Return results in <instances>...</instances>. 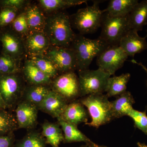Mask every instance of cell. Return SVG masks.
I'll return each instance as SVG.
<instances>
[{
	"label": "cell",
	"instance_id": "6da1fadb",
	"mask_svg": "<svg viewBox=\"0 0 147 147\" xmlns=\"http://www.w3.org/2000/svg\"><path fill=\"white\" fill-rule=\"evenodd\" d=\"M44 32L51 45L57 47H70L76 35L72 29L70 16L62 11L46 16Z\"/></svg>",
	"mask_w": 147,
	"mask_h": 147
},
{
	"label": "cell",
	"instance_id": "7a4b0ae2",
	"mask_svg": "<svg viewBox=\"0 0 147 147\" xmlns=\"http://www.w3.org/2000/svg\"><path fill=\"white\" fill-rule=\"evenodd\" d=\"M99 38L95 39L87 38L83 35L76 34L70 47L76 57L78 71L89 69L95 57H97L108 46Z\"/></svg>",
	"mask_w": 147,
	"mask_h": 147
},
{
	"label": "cell",
	"instance_id": "3957f363",
	"mask_svg": "<svg viewBox=\"0 0 147 147\" xmlns=\"http://www.w3.org/2000/svg\"><path fill=\"white\" fill-rule=\"evenodd\" d=\"M86 107L91 121L86 124L98 128L113 119L111 101L106 94H94L89 95L79 99Z\"/></svg>",
	"mask_w": 147,
	"mask_h": 147
},
{
	"label": "cell",
	"instance_id": "277c9868",
	"mask_svg": "<svg viewBox=\"0 0 147 147\" xmlns=\"http://www.w3.org/2000/svg\"><path fill=\"white\" fill-rule=\"evenodd\" d=\"M100 1H95L91 6L80 9L70 16L71 26L83 35L94 33L101 26L103 13L99 8Z\"/></svg>",
	"mask_w": 147,
	"mask_h": 147
},
{
	"label": "cell",
	"instance_id": "5b68a950",
	"mask_svg": "<svg viewBox=\"0 0 147 147\" xmlns=\"http://www.w3.org/2000/svg\"><path fill=\"white\" fill-rule=\"evenodd\" d=\"M27 84L21 72L0 74V93L7 108H14L22 100Z\"/></svg>",
	"mask_w": 147,
	"mask_h": 147
},
{
	"label": "cell",
	"instance_id": "8992f818",
	"mask_svg": "<svg viewBox=\"0 0 147 147\" xmlns=\"http://www.w3.org/2000/svg\"><path fill=\"white\" fill-rule=\"evenodd\" d=\"M99 38L110 46H119L121 40L129 30L127 16L113 17L103 13Z\"/></svg>",
	"mask_w": 147,
	"mask_h": 147
},
{
	"label": "cell",
	"instance_id": "52a82bcc",
	"mask_svg": "<svg viewBox=\"0 0 147 147\" xmlns=\"http://www.w3.org/2000/svg\"><path fill=\"white\" fill-rule=\"evenodd\" d=\"M80 97L105 92L110 75L98 68L96 70L85 69L78 71Z\"/></svg>",
	"mask_w": 147,
	"mask_h": 147
},
{
	"label": "cell",
	"instance_id": "ba28073f",
	"mask_svg": "<svg viewBox=\"0 0 147 147\" xmlns=\"http://www.w3.org/2000/svg\"><path fill=\"white\" fill-rule=\"evenodd\" d=\"M50 86L69 103L80 97L79 79L74 71L59 74L53 79Z\"/></svg>",
	"mask_w": 147,
	"mask_h": 147
},
{
	"label": "cell",
	"instance_id": "9c48e42d",
	"mask_svg": "<svg viewBox=\"0 0 147 147\" xmlns=\"http://www.w3.org/2000/svg\"><path fill=\"white\" fill-rule=\"evenodd\" d=\"M128 56L119 46H109L98 55V68L111 75L123 66Z\"/></svg>",
	"mask_w": 147,
	"mask_h": 147
},
{
	"label": "cell",
	"instance_id": "30bf717a",
	"mask_svg": "<svg viewBox=\"0 0 147 147\" xmlns=\"http://www.w3.org/2000/svg\"><path fill=\"white\" fill-rule=\"evenodd\" d=\"M44 55L52 61L59 74L77 69L76 57L71 47L51 45Z\"/></svg>",
	"mask_w": 147,
	"mask_h": 147
},
{
	"label": "cell",
	"instance_id": "8fae6325",
	"mask_svg": "<svg viewBox=\"0 0 147 147\" xmlns=\"http://www.w3.org/2000/svg\"><path fill=\"white\" fill-rule=\"evenodd\" d=\"M0 41L3 47L2 53L19 61L26 55L23 38L12 30H2Z\"/></svg>",
	"mask_w": 147,
	"mask_h": 147
},
{
	"label": "cell",
	"instance_id": "7c38bea8",
	"mask_svg": "<svg viewBox=\"0 0 147 147\" xmlns=\"http://www.w3.org/2000/svg\"><path fill=\"white\" fill-rule=\"evenodd\" d=\"M37 107L31 102L22 100L15 108L18 129H25L27 130L34 129L38 124Z\"/></svg>",
	"mask_w": 147,
	"mask_h": 147
},
{
	"label": "cell",
	"instance_id": "4fadbf2b",
	"mask_svg": "<svg viewBox=\"0 0 147 147\" xmlns=\"http://www.w3.org/2000/svg\"><path fill=\"white\" fill-rule=\"evenodd\" d=\"M23 40L29 57L44 55L51 45L50 40L44 31H30Z\"/></svg>",
	"mask_w": 147,
	"mask_h": 147
},
{
	"label": "cell",
	"instance_id": "5bb4252c",
	"mask_svg": "<svg viewBox=\"0 0 147 147\" xmlns=\"http://www.w3.org/2000/svg\"><path fill=\"white\" fill-rule=\"evenodd\" d=\"M69 102L52 90L38 106V110L57 119L61 115Z\"/></svg>",
	"mask_w": 147,
	"mask_h": 147
},
{
	"label": "cell",
	"instance_id": "9a60e30c",
	"mask_svg": "<svg viewBox=\"0 0 147 147\" xmlns=\"http://www.w3.org/2000/svg\"><path fill=\"white\" fill-rule=\"evenodd\" d=\"M119 46L128 57L133 58L136 54L147 50L146 38L139 36L138 32L129 30L121 40Z\"/></svg>",
	"mask_w": 147,
	"mask_h": 147
},
{
	"label": "cell",
	"instance_id": "2e32d148",
	"mask_svg": "<svg viewBox=\"0 0 147 147\" xmlns=\"http://www.w3.org/2000/svg\"><path fill=\"white\" fill-rule=\"evenodd\" d=\"M21 73L28 85H48L53 79L41 71L30 59H26L21 68Z\"/></svg>",
	"mask_w": 147,
	"mask_h": 147
},
{
	"label": "cell",
	"instance_id": "e0dca14e",
	"mask_svg": "<svg viewBox=\"0 0 147 147\" xmlns=\"http://www.w3.org/2000/svg\"><path fill=\"white\" fill-rule=\"evenodd\" d=\"M84 107L79 100L69 102L59 118L77 127L82 123H87L88 115Z\"/></svg>",
	"mask_w": 147,
	"mask_h": 147
},
{
	"label": "cell",
	"instance_id": "ac0fdd59",
	"mask_svg": "<svg viewBox=\"0 0 147 147\" xmlns=\"http://www.w3.org/2000/svg\"><path fill=\"white\" fill-rule=\"evenodd\" d=\"M30 31H44L46 16L38 5L30 4L24 9Z\"/></svg>",
	"mask_w": 147,
	"mask_h": 147
},
{
	"label": "cell",
	"instance_id": "d6986e66",
	"mask_svg": "<svg viewBox=\"0 0 147 147\" xmlns=\"http://www.w3.org/2000/svg\"><path fill=\"white\" fill-rule=\"evenodd\" d=\"M129 29L142 31L147 23V0L139 2L127 16Z\"/></svg>",
	"mask_w": 147,
	"mask_h": 147
},
{
	"label": "cell",
	"instance_id": "ffe728a7",
	"mask_svg": "<svg viewBox=\"0 0 147 147\" xmlns=\"http://www.w3.org/2000/svg\"><path fill=\"white\" fill-rule=\"evenodd\" d=\"M111 102L114 119L127 116L130 110L133 109V105L135 101L131 93L126 91Z\"/></svg>",
	"mask_w": 147,
	"mask_h": 147
},
{
	"label": "cell",
	"instance_id": "44dd1931",
	"mask_svg": "<svg viewBox=\"0 0 147 147\" xmlns=\"http://www.w3.org/2000/svg\"><path fill=\"white\" fill-rule=\"evenodd\" d=\"M42 136L45 138L47 144L52 147H59L62 142H63L64 135L59 124L47 121L41 125Z\"/></svg>",
	"mask_w": 147,
	"mask_h": 147
},
{
	"label": "cell",
	"instance_id": "7402d4cb",
	"mask_svg": "<svg viewBox=\"0 0 147 147\" xmlns=\"http://www.w3.org/2000/svg\"><path fill=\"white\" fill-rule=\"evenodd\" d=\"M138 3L137 0H111L102 12L113 17H125L128 16Z\"/></svg>",
	"mask_w": 147,
	"mask_h": 147
},
{
	"label": "cell",
	"instance_id": "603a6c76",
	"mask_svg": "<svg viewBox=\"0 0 147 147\" xmlns=\"http://www.w3.org/2000/svg\"><path fill=\"white\" fill-rule=\"evenodd\" d=\"M57 119L63 132L64 137V143L82 142L89 145L94 143L79 130L77 126L66 122L61 119L58 118Z\"/></svg>",
	"mask_w": 147,
	"mask_h": 147
},
{
	"label": "cell",
	"instance_id": "cb8c5ba5",
	"mask_svg": "<svg viewBox=\"0 0 147 147\" xmlns=\"http://www.w3.org/2000/svg\"><path fill=\"white\" fill-rule=\"evenodd\" d=\"M51 90V86L48 85L27 84L22 100L31 102L38 107Z\"/></svg>",
	"mask_w": 147,
	"mask_h": 147
},
{
	"label": "cell",
	"instance_id": "d4e9b609",
	"mask_svg": "<svg viewBox=\"0 0 147 147\" xmlns=\"http://www.w3.org/2000/svg\"><path fill=\"white\" fill-rule=\"evenodd\" d=\"M86 0H39L38 5L43 12L52 13L71 7L87 3Z\"/></svg>",
	"mask_w": 147,
	"mask_h": 147
},
{
	"label": "cell",
	"instance_id": "484cf974",
	"mask_svg": "<svg viewBox=\"0 0 147 147\" xmlns=\"http://www.w3.org/2000/svg\"><path fill=\"white\" fill-rule=\"evenodd\" d=\"M130 78L129 73L123 74L119 76L110 77L108 79L105 92L108 98L119 96L126 91L127 86Z\"/></svg>",
	"mask_w": 147,
	"mask_h": 147
},
{
	"label": "cell",
	"instance_id": "4316f807",
	"mask_svg": "<svg viewBox=\"0 0 147 147\" xmlns=\"http://www.w3.org/2000/svg\"><path fill=\"white\" fill-rule=\"evenodd\" d=\"M47 145L41 132L33 129L28 130L23 138L16 141L14 147H47Z\"/></svg>",
	"mask_w": 147,
	"mask_h": 147
},
{
	"label": "cell",
	"instance_id": "83f0119b",
	"mask_svg": "<svg viewBox=\"0 0 147 147\" xmlns=\"http://www.w3.org/2000/svg\"><path fill=\"white\" fill-rule=\"evenodd\" d=\"M29 59H30L41 71L51 79H54L59 75V71L52 61L45 55L30 57Z\"/></svg>",
	"mask_w": 147,
	"mask_h": 147
},
{
	"label": "cell",
	"instance_id": "f1b7e54d",
	"mask_svg": "<svg viewBox=\"0 0 147 147\" xmlns=\"http://www.w3.org/2000/svg\"><path fill=\"white\" fill-rule=\"evenodd\" d=\"M17 129L18 125L15 116L6 109H0V135L13 133Z\"/></svg>",
	"mask_w": 147,
	"mask_h": 147
},
{
	"label": "cell",
	"instance_id": "f546056e",
	"mask_svg": "<svg viewBox=\"0 0 147 147\" xmlns=\"http://www.w3.org/2000/svg\"><path fill=\"white\" fill-rule=\"evenodd\" d=\"M19 61L9 55L2 53L0 55V74H11L21 72Z\"/></svg>",
	"mask_w": 147,
	"mask_h": 147
},
{
	"label": "cell",
	"instance_id": "4dcf8cb0",
	"mask_svg": "<svg viewBox=\"0 0 147 147\" xmlns=\"http://www.w3.org/2000/svg\"><path fill=\"white\" fill-rule=\"evenodd\" d=\"M11 25V30L23 38L30 32L24 10L19 13Z\"/></svg>",
	"mask_w": 147,
	"mask_h": 147
},
{
	"label": "cell",
	"instance_id": "1f68e13d",
	"mask_svg": "<svg viewBox=\"0 0 147 147\" xmlns=\"http://www.w3.org/2000/svg\"><path fill=\"white\" fill-rule=\"evenodd\" d=\"M133 119L134 126L147 134V116L146 111L140 112L134 109H131L127 116Z\"/></svg>",
	"mask_w": 147,
	"mask_h": 147
},
{
	"label": "cell",
	"instance_id": "d6a6232c",
	"mask_svg": "<svg viewBox=\"0 0 147 147\" xmlns=\"http://www.w3.org/2000/svg\"><path fill=\"white\" fill-rule=\"evenodd\" d=\"M19 10L11 7H1L0 10V29L11 25L18 16Z\"/></svg>",
	"mask_w": 147,
	"mask_h": 147
},
{
	"label": "cell",
	"instance_id": "836d02e7",
	"mask_svg": "<svg viewBox=\"0 0 147 147\" xmlns=\"http://www.w3.org/2000/svg\"><path fill=\"white\" fill-rule=\"evenodd\" d=\"M29 3V1L25 0H1L0 7H11L19 11L21 9L24 10L30 4Z\"/></svg>",
	"mask_w": 147,
	"mask_h": 147
},
{
	"label": "cell",
	"instance_id": "e575fe53",
	"mask_svg": "<svg viewBox=\"0 0 147 147\" xmlns=\"http://www.w3.org/2000/svg\"><path fill=\"white\" fill-rule=\"evenodd\" d=\"M15 136L13 133L0 135V147H14Z\"/></svg>",
	"mask_w": 147,
	"mask_h": 147
},
{
	"label": "cell",
	"instance_id": "d590c367",
	"mask_svg": "<svg viewBox=\"0 0 147 147\" xmlns=\"http://www.w3.org/2000/svg\"><path fill=\"white\" fill-rule=\"evenodd\" d=\"M7 109V106L6 105L3 99L1 94L0 93V109Z\"/></svg>",
	"mask_w": 147,
	"mask_h": 147
},
{
	"label": "cell",
	"instance_id": "8d00e7d4",
	"mask_svg": "<svg viewBox=\"0 0 147 147\" xmlns=\"http://www.w3.org/2000/svg\"><path fill=\"white\" fill-rule=\"evenodd\" d=\"M131 62L132 63H134V64H137L138 65H140V66L142 67V68H143V69H144V70H145V71L146 72V73L147 74V67H146L142 63H138L137 62V61H135V60H134V59H133L131 60Z\"/></svg>",
	"mask_w": 147,
	"mask_h": 147
},
{
	"label": "cell",
	"instance_id": "74e56055",
	"mask_svg": "<svg viewBox=\"0 0 147 147\" xmlns=\"http://www.w3.org/2000/svg\"><path fill=\"white\" fill-rule=\"evenodd\" d=\"M88 147H108L106 146H101V145H98L96 144L95 143H93L91 144L88 145Z\"/></svg>",
	"mask_w": 147,
	"mask_h": 147
},
{
	"label": "cell",
	"instance_id": "f35d334b",
	"mask_svg": "<svg viewBox=\"0 0 147 147\" xmlns=\"http://www.w3.org/2000/svg\"><path fill=\"white\" fill-rule=\"evenodd\" d=\"M137 147H147V145L145 144L144 143H141L140 142H138L137 143Z\"/></svg>",
	"mask_w": 147,
	"mask_h": 147
},
{
	"label": "cell",
	"instance_id": "ab89813d",
	"mask_svg": "<svg viewBox=\"0 0 147 147\" xmlns=\"http://www.w3.org/2000/svg\"><path fill=\"white\" fill-rule=\"evenodd\" d=\"M79 147H88V146L87 144H85L84 145H82V146H81Z\"/></svg>",
	"mask_w": 147,
	"mask_h": 147
},
{
	"label": "cell",
	"instance_id": "60d3db41",
	"mask_svg": "<svg viewBox=\"0 0 147 147\" xmlns=\"http://www.w3.org/2000/svg\"><path fill=\"white\" fill-rule=\"evenodd\" d=\"M146 31V36H145V38H147V30Z\"/></svg>",
	"mask_w": 147,
	"mask_h": 147
}]
</instances>
